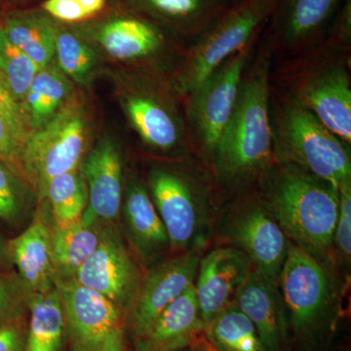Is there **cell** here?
I'll return each instance as SVG.
<instances>
[{
    "mask_svg": "<svg viewBox=\"0 0 351 351\" xmlns=\"http://www.w3.org/2000/svg\"><path fill=\"white\" fill-rule=\"evenodd\" d=\"M257 181L261 204L295 246L321 258L334 243L339 191L304 171L272 162Z\"/></svg>",
    "mask_w": 351,
    "mask_h": 351,
    "instance_id": "obj_2",
    "label": "cell"
},
{
    "mask_svg": "<svg viewBox=\"0 0 351 351\" xmlns=\"http://www.w3.org/2000/svg\"><path fill=\"white\" fill-rule=\"evenodd\" d=\"M123 196L121 210L126 232L143 262L149 265L170 248L165 226L143 182L132 179Z\"/></svg>",
    "mask_w": 351,
    "mask_h": 351,
    "instance_id": "obj_20",
    "label": "cell"
},
{
    "mask_svg": "<svg viewBox=\"0 0 351 351\" xmlns=\"http://www.w3.org/2000/svg\"><path fill=\"white\" fill-rule=\"evenodd\" d=\"M339 215L335 230L334 243L341 257L350 260L351 253V182L339 189Z\"/></svg>",
    "mask_w": 351,
    "mask_h": 351,
    "instance_id": "obj_35",
    "label": "cell"
},
{
    "mask_svg": "<svg viewBox=\"0 0 351 351\" xmlns=\"http://www.w3.org/2000/svg\"><path fill=\"white\" fill-rule=\"evenodd\" d=\"M136 351H152L147 341L144 339H138L137 345H136Z\"/></svg>",
    "mask_w": 351,
    "mask_h": 351,
    "instance_id": "obj_42",
    "label": "cell"
},
{
    "mask_svg": "<svg viewBox=\"0 0 351 351\" xmlns=\"http://www.w3.org/2000/svg\"><path fill=\"white\" fill-rule=\"evenodd\" d=\"M277 282L289 324L298 334L316 331L326 321L334 301V286L320 258L290 244Z\"/></svg>",
    "mask_w": 351,
    "mask_h": 351,
    "instance_id": "obj_9",
    "label": "cell"
},
{
    "mask_svg": "<svg viewBox=\"0 0 351 351\" xmlns=\"http://www.w3.org/2000/svg\"><path fill=\"white\" fill-rule=\"evenodd\" d=\"M145 86L131 90L124 108L142 142L161 154H191L186 117L178 110L174 98L163 88Z\"/></svg>",
    "mask_w": 351,
    "mask_h": 351,
    "instance_id": "obj_12",
    "label": "cell"
},
{
    "mask_svg": "<svg viewBox=\"0 0 351 351\" xmlns=\"http://www.w3.org/2000/svg\"><path fill=\"white\" fill-rule=\"evenodd\" d=\"M87 124L78 104L64 106L45 125L32 131L21 160L22 178L46 198L49 182L57 176L78 169L86 149Z\"/></svg>",
    "mask_w": 351,
    "mask_h": 351,
    "instance_id": "obj_8",
    "label": "cell"
},
{
    "mask_svg": "<svg viewBox=\"0 0 351 351\" xmlns=\"http://www.w3.org/2000/svg\"><path fill=\"white\" fill-rule=\"evenodd\" d=\"M55 56L62 73L80 83L87 80L96 63L93 51L69 32H58Z\"/></svg>",
    "mask_w": 351,
    "mask_h": 351,
    "instance_id": "obj_32",
    "label": "cell"
},
{
    "mask_svg": "<svg viewBox=\"0 0 351 351\" xmlns=\"http://www.w3.org/2000/svg\"><path fill=\"white\" fill-rule=\"evenodd\" d=\"M54 225L62 228L82 219L88 206V188L82 171H71L57 176L46 191Z\"/></svg>",
    "mask_w": 351,
    "mask_h": 351,
    "instance_id": "obj_30",
    "label": "cell"
},
{
    "mask_svg": "<svg viewBox=\"0 0 351 351\" xmlns=\"http://www.w3.org/2000/svg\"><path fill=\"white\" fill-rule=\"evenodd\" d=\"M199 262V251L191 250L149 267L129 309L132 330L138 338H144L159 314L195 284Z\"/></svg>",
    "mask_w": 351,
    "mask_h": 351,
    "instance_id": "obj_14",
    "label": "cell"
},
{
    "mask_svg": "<svg viewBox=\"0 0 351 351\" xmlns=\"http://www.w3.org/2000/svg\"><path fill=\"white\" fill-rule=\"evenodd\" d=\"M112 223H100L98 247L73 279L105 295L125 313L133 304L143 276L119 230Z\"/></svg>",
    "mask_w": 351,
    "mask_h": 351,
    "instance_id": "obj_11",
    "label": "cell"
},
{
    "mask_svg": "<svg viewBox=\"0 0 351 351\" xmlns=\"http://www.w3.org/2000/svg\"><path fill=\"white\" fill-rule=\"evenodd\" d=\"M253 269L248 257L233 246L214 249L200 258L195 287L204 327L232 304Z\"/></svg>",
    "mask_w": 351,
    "mask_h": 351,
    "instance_id": "obj_16",
    "label": "cell"
},
{
    "mask_svg": "<svg viewBox=\"0 0 351 351\" xmlns=\"http://www.w3.org/2000/svg\"><path fill=\"white\" fill-rule=\"evenodd\" d=\"M31 133L22 104L0 75V161L22 180L21 160Z\"/></svg>",
    "mask_w": 351,
    "mask_h": 351,
    "instance_id": "obj_27",
    "label": "cell"
},
{
    "mask_svg": "<svg viewBox=\"0 0 351 351\" xmlns=\"http://www.w3.org/2000/svg\"><path fill=\"white\" fill-rule=\"evenodd\" d=\"M350 62L351 52L323 39L311 49L274 66L270 83L351 145Z\"/></svg>",
    "mask_w": 351,
    "mask_h": 351,
    "instance_id": "obj_3",
    "label": "cell"
},
{
    "mask_svg": "<svg viewBox=\"0 0 351 351\" xmlns=\"http://www.w3.org/2000/svg\"><path fill=\"white\" fill-rule=\"evenodd\" d=\"M226 2H228L230 5H232L233 3H237V2H239V0H225Z\"/></svg>",
    "mask_w": 351,
    "mask_h": 351,
    "instance_id": "obj_43",
    "label": "cell"
},
{
    "mask_svg": "<svg viewBox=\"0 0 351 351\" xmlns=\"http://www.w3.org/2000/svg\"><path fill=\"white\" fill-rule=\"evenodd\" d=\"M204 328L193 284L159 314L142 339L152 351H178L188 348Z\"/></svg>",
    "mask_w": 351,
    "mask_h": 351,
    "instance_id": "obj_22",
    "label": "cell"
},
{
    "mask_svg": "<svg viewBox=\"0 0 351 351\" xmlns=\"http://www.w3.org/2000/svg\"><path fill=\"white\" fill-rule=\"evenodd\" d=\"M270 121L274 162L293 166L338 189L351 182L350 145L307 108L272 86Z\"/></svg>",
    "mask_w": 351,
    "mask_h": 351,
    "instance_id": "obj_4",
    "label": "cell"
},
{
    "mask_svg": "<svg viewBox=\"0 0 351 351\" xmlns=\"http://www.w3.org/2000/svg\"><path fill=\"white\" fill-rule=\"evenodd\" d=\"M247 64L237 105L215 152L210 170L221 184L257 180L274 162L270 75L274 53L265 38Z\"/></svg>",
    "mask_w": 351,
    "mask_h": 351,
    "instance_id": "obj_1",
    "label": "cell"
},
{
    "mask_svg": "<svg viewBox=\"0 0 351 351\" xmlns=\"http://www.w3.org/2000/svg\"><path fill=\"white\" fill-rule=\"evenodd\" d=\"M25 321L0 327V351H25Z\"/></svg>",
    "mask_w": 351,
    "mask_h": 351,
    "instance_id": "obj_38",
    "label": "cell"
},
{
    "mask_svg": "<svg viewBox=\"0 0 351 351\" xmlns=\"http://www.w3.org/2000/svg\"><path fill=\"white\" fill-rule=\"evenodd\" d=\"M7 242L8 240L4 239L3 235L0 232V270L12 271L14 265L10 255H9Z\"/></svg>",
    "mask_w": 351,
    "mask_h": 351,
    "instance_id": "obj_40",
    "label": "cell"
},
{
    "mask_svg": "<svg viewBox=\"0 0 351 351\" xmlns=\"http://www.w3.org/2000/svg\"><path fill=\"white\" fill-rule=\"evenodd\" d=\"M51 253L56 279L75 278L83 263L91 257L100 240V223L86 225L82 221L71 225L51 226Z\"/></svg>",
    "mask_w": 351,
    "mask_h": 351,
    "instance_id": "obj_24",
    "label": "cell"
},
{
    "mask_svg": "<svg viewBox=\"0 0 351 351\" xmlns=\"http://www.w3.org/2000/svg\"><path fill=\"white\" fill-rule=\"evenodd\" d=\"M233 302L257 329L265 351H278L287 338L289 317L276 279L253 269Z\"/></svg>",
    "mask_w": 351,
    "mask_h": 351,
    "instance_id": "obj_18",
    "label": "cell"
},
{
    "mask_svg": "<svg viewBox=\"0 0 351 351\" xmlns=\"http://www.w3.org/2000/svg\"><path fill=\"white\" fill-rule=\"evenodd\" d=\"M51 226L39 208L24 232L8 240L9 255L25 288L45 293L55 287L56 272L51 253Z\"/></svg>",
    "mask_w": 351,
    "mask_h": 351,
    "instance_id": "obj_19",
    "label": "cell"
},
{
    "mask_svg": "<svg viewBox=\"0 0 351 351\" xmlns=\"http://www.w3.org/2000/svg\"><path fill=\"white\" fill-rule=\"evenodd\" d=\"M142 8L195 39L230 6L225 0H138Z\"/></svg>",
    "mask_w": 351,
    "mask_h": 351,
    "instance_id": "obj_25",
    "label": "cell"
},
{
    "mask_svg": "<svg viewBox=\"0 0 351 351\" xmlns=\"http://www.w3.org/2000/svg\"><path fill=\"white\" fill-rule=\"evenodd\" d=\"M258 39L228 58L184 97L191 152L209 169L219 141L232 119L245 69Z\"/></svg>",
    "mask_w": 351,
    "mask_h": 351,
    "instance_id": "obj_7",
    "label": "cell"
},
{
    "mask_svg": "<svg viewBox=\"0 0 351 351\" xmlns=\"http://www.w3.org/2000/svg\"><path fill=\"white\" fill-rule=\"evenodd\" d=\"M343 1L279 0L262 32L274 53V61L298 56L320 43Z\"/></svg>",
    "mask_w": 351,
    "mask_h": 351,
    "instance_id": "obj_10",
    "label": "cell"
},
{
    "mask_svg": "<svg viewBox=\"0 0 351 351\" xmlns=\"http://www.w3.org/2000/svg\"><path fill=\"white\" fill-rule=\"evenodd\" d=\"M80 6L84 9L85 12L91 17L98 12L105 6L106 0H76Z\"/></svg>",
    "mask_w": 351,
    "mask_h": 351,
    "instance_id": "obj_41",
    "label": "cell"
},
{
    "mask_svg": "<svg viewBox=\"0 0 351 351\" xmlns=\"http://www.w3.org/2000/svg\"><path fill=\"white\" fill-rule=\"evenodd\" d=\"M226 235L233 247L248 257L254 269L278 279L291 243L256 193L235 208Z\"/></svg>",
    "mask_w": 351,
    "mask_h": 351,
    "instance_id": "obj_13",
    "label": "cell"
},
{
    "mask_svg": "<svg viewBox=\"0 0 351 351\" xmlns=\"http://www.w3.org/2000/svg\"><path fill=\"white\" fill-rule=\"evenodd\" d=\"M98 40L110 56L130 62L154 60L168 46L167 36L159 25L133 16L104 25Z\"/></svg>",
    "mask_w": 351,
    "mask_h": 351,
    "instance_id": "obj_21",
    "label": "cell"
},
{
    "mask_svg": "<svg viewBox=\"0 0 351 351\" xmlns=\"http://www.w3.org/2000/svg\"><path fill=\"white\" fill-rule=\"evenodd\" d=\"M0 25L7 38L39 69L52 64L58 32L49 21L39 17L15 18Z\"/></svg>",
    "mask_w": 351,
    "mask_h": 351,
    "instance_id": "obj_29",
    "label": "cell"
},
{
    "mask_svg": "<svg viewBox=\"0 0 351 351\" xmlns=\"http://www.w3.org/2000/svg\"><path fill=\"white\" fill-rule=\"evenodd\" d=\"M178 351H198V350H188V348H184V350H178Z\"/></svg>",
    "mask_w": 351,
    "mask_h": 351,
    "instance_id": "obj_44",
    "label": "cell"
},
{
    "mask_svg": "<svg viewBox=\"0 0 351 351\" xmlns=\"http://www.w3.org/2000/svg\"><path fill=\"white\" fill-rule=\"evenodd\" d=\"M43 9L63 22H80L90 17L76 0H46Z\"/></svg>",
    "mask_w": 351,
    "mask_h": 351,
    "instance_id": "obj_37",
    "label": "cell"
},
{
    "mask_svg": "<svg viewBox=\"0 0 351 351\" xmlns=\"http://www.w3.org/2000/svg\"><path fill=\"white\" fill-rule=\"evenodd\" d=\"M279 0H239L193 39L173 86L182 98L228 58L257 41Z\"/></svg>",
    "mask_w": 351,
    "mask_h": 351,
    "instance_id": "obj_6",
    "label": "cell"
},
{
    "mask_svg": "<svg viewBox=\"0 0 351 351\" xmlns=\"http://www.w3.org/2000/svg\"><path fill=\"white\" fill-rule=\"evenodd\" d=\"M182 163L152 168L147 188L165 226L170 249L199 250L213 206L215 179L196 156Z\"/></svg>",
    "mask_w": 351,
    "mask_h": 351,
    "instance_id": "obj_5",
    "label": "cell"
},
{
    "mask_svg": "<svg viewBox=\"0 0 351 351\" xmlns=\"http://www.w3.org/2000/svg\"><path fill=\"white\" fill-rule=\"evenodd\" d=\"M18 180L22 179L0 161V221L9 226L19 225L27 213Z\"/></svg>",
    "mask_w": 351,
    "mask_h": 351,
    "instance_id": "obj_34",
    "label": "cell"
},
{
    "mask_svg": "<svg viewBox=\"0 0 351 351\" xmlns=\"http://www.w3.org/2000/svg\"><path fill=\"white\" fill-rule=\"evenodd\" d=\"M204 330L215 351H265L257 329L233 302Z\"/></svg>",
    "mask_w": 351,
    "mask_h": 351,
    "instance_id": "obj_28",
    "label": "cell"
},
{
    "mask_svg": "<svg viewBox=\"0 0 351 351\" xmlns=\"http://www.w3.org/2000/svg\"><path fill=\"white\" fill-rule=\"evenodd\" d=\"M39 69L38 64L7 38L0 25V75L21 104Z\"/></svg>",
    "mask_w": 351,
    "mask_h": 351,
    "instance_id": "obj_31",
    "label": "cell"
},
{
    "mask_svg": "<svg viewBox=\"0 0 351 351\" xmlns=\"http://www.w3.org/2000/svg\"><path fill=\"white\" fill-rule=\"evenodd\" d=\"M25 351H62L66 332L63 304L56 286L29 293Z\"/></svg>",
    "mask_w": 351,
    "mask_h": 351,
    "instance_id": "obj_23",
    "label": "cell"
},
{
    "mask_svg": "<svg viewBox=\"0 0 351 351\" xmlns=\"http://www.w3.org/2000/svg\"><path fill=\"white\" fill-rule=\"evenodd\" d=\"M29 293L17 274L0 270V327L25 321Z\"/></svg>",
    "mask_w": 351,
    "mask_h": 351,
    "instance_id": "obj_33",
    "label": "cell"
},
{
    "mask_svg": "<svg viewBox=\"0 0 351 351\" xmlns=\"http://www.w3.org/2000/svg\"><path fill=\"white\" fill-rule=\"evenodd\" d=\"M73 351H127L125 343V332L124 328H120L101 345L84 350H76Z\"/></svg>",
    "mask_w": 351,
    "mask_h": 351,
    "instance_id": "obj_39",
    "label": "cell"
},
{
    "mask_svg": "<svg viewBox=\"0 0 351 351\" xmlns=\"http://www.w3.org/2000/svg\"><path fill=\"white\" fill-rule=\"evenodd\" d=\"M324 39L351 52V0H343Z\"/></svg>",
    "mask_w": 351,
    "mask_h": 351,
    "instance_id": "obj_36",
    "label": "cell"
},
{
    "mask_svg": "<svg viewBox=\"0 0 351 351\" xmlns=\"http://www.w3.org/2000/svg\"><path fill=\"white\" fill-rule=\"evenodd\" d=\"M69 89L66 75L55 64L39 69L22 103L32 132L45 125L64 107Z\"/></svg>",
    "mask_w": 351,
    "mask_h": 351,
    "instance_id": "obj_26",
    "label": "cell"
},
{
    "mask_svg": "<svg viewBox=\"0 0 351 351\" xmlns=\"http://www.w3.org/2000/svg\"><path fill=\"white\" fill-rule=\"evenodd\" d=\"M88 206L80 221L86 225L112 223L119 218L123 197L121 156L110 140H101L82 163Z\"/></svg>",
    "mask_w": 351,
    "mask_h": 351,
    "instance_id": "obj_17",
    "label": "cell"
},
{
    "mask_svg": "<svg viewBox=\"0 0 351 351\" xmlns=\"http://www.w3.org/2000/svg\"><path fill=\"white\" fill-rule=\"evenodd\" d=\"M73 350L101 345L123 327L124 313L105 295L76 282L56 279Z\"/></svg>",
    "mask_w": 351,
    "mask_h": 351,
    "instance_id": "obj_15",
    "label": "cell"
}]
</instances>
